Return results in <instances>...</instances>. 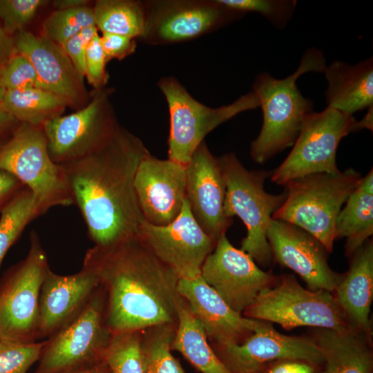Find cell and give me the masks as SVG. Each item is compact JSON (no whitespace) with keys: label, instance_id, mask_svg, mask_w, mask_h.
Masks as SVG:
<instances>
[{"label":"cell","instance_id":"1","mask_svg":"<svg viewBox=\"0 0 373 373\" xmlns=\"http://www.w3.org/2000/svg\"><path fill=\"white\" fill-rule=\"evenodd\" d=\"M149 153L140 138L119 125L96 150L61 164L95 246L109 247L137 235L144 218L134 181Z\"/></svg>","mask_w":373,"mask_h":373},{"label":"cell","instance_id":"2","mask_svg":"<svg viewBox=\"0 0 373 373\" xmlns=\"http://www.w3.org/2000/svg\"><path fill=\"white\" fill-rule=\"evenodd\" d=\"M83 265L93 269L106 294L105 321L112 334L171 324L182 299L179 278L137 236L109 247L95 246Z\"/></svg>","mask_w":373,"mask_h":373},{"label":"cell","instance_id":"3","mask_svg":"<svg viewBox=\"0 0 373 373\" xmlns=\"http://www.w3.org/2000/svg\"><path fill=\"white\" fill-rule=\"evenodd\" d=\"M326 66L323 53L311 48L288 77L278 79L267 73L256 77L252 92L262 109L263 121L259 135L251 144L250 155L256 162L263 164L294 144L313 113L312 102L303 96L296 80L308 72L324 73Z\"/></svg>","mask_w":373,"mask_h":373},{"label":"cell","instance_id":"4","mask_svg":"<svg viewBox=\"0 0 373 373\" xmlns=\"http://www.w3.org/2000/svg\"><path fill=\"white\" fill-rule=\"evenodd\" d=\"M353 169L337 173L308 175L287 183L286 198L271 218L307 231L333 251L338 214L361 179Z\"/></svg>","mask_w":373,"mask_h":373},{"label":"cell","instance_id":"5","mask_svg":"<svg viewBox=\"0 0 373 373\" xmlns=\"http://www.w3.org/2000/svg\"><path fill=\"white\" fill-rule=\"evenodd\" d=\"M218 158L226 184L224 213L230 218L238 216L247 229L240 249L248 254L257 265L269 267L273 256L267 229L273 213L284 202L286 193L274 195L265 190L264 184L271 176V171H249L233 153L224 154Z\"/></svg>","mask_w":373,"mask_h":373},{"label":"cell","instance_id":"6","mask_svg":"<svg viewBox=\"0 0 373 373\" xmlns=\"http://www.w3.org/2000/svg\"><path fill=\"white\" fill-rule=\"evenodd\" d=\"M0 169L31 191L39 216L74 204L65 171L51 158L41 126L21 124L14 129L0 150Z\"/></svg>","mask_w":373,"mask_h":373},{"label":"cell","instance_id":"7","mask_svg":"<svg viewBox=\"0 0 373 373\" xmlns=\"http://www.w3.org/2000/svg\"><path fill=\"white\" fill-rule=\"evenodd\" d=\"M242 315L288 330L305 326L335 330L352 327L333 292L305 289L291 274L282 275L276 285L261 291Z\"/></svg>","mask_w":373,"mask_h":373},{"label":"cell","instance_id":"8","mask_svg":"<svg viewBox=\"0 0 373 373\" xmlns=\"http://www.w3.org/2000/svg\"><path fill=\"white\" fill-rule=\"evenodd\" d=\"M157 86L169 113L168 158L184 165L211 131L239 113L259 107L252 91L229 104L212 108L196 100L173 76L162 77Z\"/></svg>","mask_w":373,"mask_h":373},{"label":"cell","instance_id":"9","mask_svg":"<svg viewBox=\"0 0 373 373\" xmlns=\"http://www.w3.org/2000/svg\"><path fill=\"white\" fill-rule=\"evenodd\" d=\"M49 269L47 254L32 231L28 255L0 281V338L20 343L39 338L40 292Z\"/></svg>","mask_w":373,"mask_h":373},{"label":"cell","instance_id":"10","mask_svg":"<svg viewBox=\"0 0 373 373\" xmlns=\"http://www.w3.org/2000/svg\"><path fill=\"white\" fill-rule=\"evenodd\" d=\"M105 305L100 285L78 314L46 341L36 373H63L103 361L112 336Z\"/></svg>","mask_w":373,"mask_h":373},{"label":"cell","instance_id":"11","mask_svg":"<svg viewBox=\"0 0 373 373\" xmlns=\"http://www.w3.org/2000/svg\"><path fill=\"white\" fill-rule=\"evenodd\" d=\"M355 118L327 106L305 120L285 160L271 172V181L285 186L314 173H337L336 153L341 140L352 132Z\"/></svg>","mask_w":373,"mask_h":373},{"label":"cell","instance_id":"12","mask_svg":"<svg viewBox=\"0 0 373 373\" xmlns=\"http://www.w3.org/2000/svg\"><path fill=\"white\" fill-rule=\"evenodd\" d=\"M146 23L140 38L151 45L186 41L215 31L243 14L218 0L144 1Z\"/></svg>","mask_w":373,"mask_h":373},{"label":"cell","instance_id":"13","mask_svg":"<svg viewBox=\"0 0 373 373\" xmlns=\"http://www.w3.org/2000/svg\"><path fill=\"white\" fill-rule=\"evenodd\" d=\"M109 90H99L83 108L46 121L41 128L52 160L64 164L102 145L119 124L109 107Z\"/></svg>","mask_w":373,"mask_h":373},{"label":"cell","instance_id":"14","mask_svg":"<svg viewBox=\"0 0 373 373\" xmlns=\"http://www.w3.org/2000/svg\"><path fill=\"white\" fill-rule=\"evenodd\" d=\"M200 276L232 309L242 314L261 291L276 285L280 278L261 269L248 254L230 242L226 233L216 240Z\"/></svg>","mask_w":373,"mask_h":373},{"label":"cell","instance_id":"15","mask_svg":"<svg viewBox=\"0 0 373 373\" xmlns=\"http://www.w3.org/2000/svg\"><path fill=\"white\" fill-rule=\"evenodd\" d=\"M137 236L179 279L200 276L216 245L195 219L186 198L173 221L155 225L144 220Z\"/></svg>","mask_w":373,"mask_h":373},{"label":"cell","instance_id":"16","mask_svg":"<svg viewBox=\"0 0 373 373\" xmlns=\"http://www.w3.org/2000/svg\"><path fill=\"white\" fill-rule=\"evenodd\" d=\"M267 238L273 260L296 273L310 290L334 292L343 274L328 263V252L323 244L303 229L271 218Z\"/></svg>","mask_w":373,"mask_h":373},{"label":"cell","instance_id":"17","mask_svg":"<svg viewBox=\"0 0 373 373\" xmlns=\"http://www.w3.org/2000/svg\"><path fill=\"white\" fill-rule=\"evenodd\" d=\"M134 187L144 220L167 224L179 215L186 198V165L149 153L137 167Z\"/></svg>","mask_w":373,"mask_h":373},{"label":"cell","instance_id":"18","mask_svg":"<svg viewBox=\"0 0 373 373\" xmlns=\"http://www.w3.org/2000/svg\"><path fill=\"white\" fill-rule=\"evenodd\" d=\"M218 349L217 355L233 373H258L264 365L282 358H300L320 365L323 361L309 336L285 335L264 321H260L254 332L242 343Z\"/></svg>","mask_w":373,"mask_h":373},{"label":"cell","instance_id":"19","mask_svg":"<svg viewBox=\"0 0 373 373\" xmlns=\"http://www.w3.org/2000/svg\"><path fill=\"white\" fill-rule=\"evenodd\" d=\"M186 199L202 229L214 240L233 223L224 211L226 184L218 157L203 141L186 165Z\"/></svg>","mask_w":373,"mask_h":373},{"label":"cell","instance_id":"20","mask_svg":"<svg viewBox=\"0 0 373 373\" xmlns=\"http://www.w3.org/2000/svg\"><path fill=\"white\" fill-rule=\"evenodd\" d=\"M178 291L218 348L242 343L260 323L232 309L200 275L179 279Z\"/></svg>","mask_w":373,"mask_h":373},{"label":"cell","instance_id":"21","mask_svg":"<svg viewBox=\"0 0 373 373\" xmlns=\"http://www.w3.org/2000/svg\"><path fill=\"white\" fill-rule=\"evenodd\" d=\"M15 50L32 64L39 88L54 93L69 104L81 103L85 97L83 77L61 46L45 36L21 30L14 40Z\"/></svg>","mask_w":373,"mask_h":373},{"label":"cell","instance_id":"22","mask_svg":"<svg viewBox=\"0 0 373 373\" xmlns=\"http://www.w3.org/2000/svg\"><path fill=\"white\" fill-rule=\"evenodd\" d=\"M100 286L98 276L82 266L70 275L48 271L39 297V338L50 337L84 308Z\"/></svg>","mask_w":373,"mask_h":373},{"label":"cell","instance_id":"23","mask_svg":"<svg viewBox=\"0 0 373 373\" xmlns=\"http://www.w3.org/2000/svg\"><path fill=\"white\" fill-rule=\"evenodd\" d=\"M348 271L333 294L350 325L372 336L373 242L367 240L350 258Z\"/></svg>","mask_w":373,"mask_h":373},{"label":"cell","instance_id":"24","mask_svg":"<svg viewBox=\"0 0 373 373\" xmlns=\"http://www.w3.org/2000/svg\"><path fill=\"white\" fill-rule=\"evenodd\" d=\"M309 336L323 356L320 373H372V336L350 327L315 328Z\"/></svg>","mask_w":373,"mask_h":373},{"label":"cell","instance_id":"25","mask_svg":"<svg viewBox=\"0 0 373 373\" xmlns=\"http://www.w3.org/2000/svg\"><path fill=\"white\" fill-rule=\"evenodd\" d=\"M327 106L348 115L373 105V59L355 65L335 61L324 71Z\"/></svg>","mask_w":373,"mask_h":373},{"label":"cell","instance_id":"26","mask_svg":"<svg viewBox=\"0 0 373 373\" xmlns=\"http://www.w3.org/2000/svg\"><path fill=\"white\" fill-rule=\"evenodd\" d=\"M335 239L345 238V253L349 258L373 234V170L350 194L337 216Z\"/></svg>","mask_w":373,"mask_h":373},{"label":"cell","instance_id":"27","mask_svg":"<svg viewBox=\"0 0 373 373\" xmlns=\"http://www.w3.org/2000/svg\"><path fill=\"white\" fill-rule=\"evenodd\" d=\"M177 320L171 350L182 354L201 373H233L209 345L202 325L184 299L178 306Z\"/></svg>","mask_w":373,"mask_h":373},{"label":"cell","instance_id":"28","mask_svg":"<svg viewBox=\"0 0 373 373\" xmlns=\"http://www.w3.org/2000/svg\"><path fill=\"white\" fill-rule=\"evenodd\" d=\"M0 104L17 122L38 126L59 116L70 104L61 97L39 88L6 90Z\"/></svg>","mask_w":373,"mask_h":373},{"label":"cell","instance_id":"29","mask_svg":"<svg viewBox=\"0 0 373 373\" xmlns=\"http://www.w3.org/2000/svg\"><path fill=\"white\" fill-rule=\"evenodd\" d=\"M95 26L102 33L141 38L146 23L144 1L99 0L93 7Z\"/></svg>","mask_w":373,"mask_h":373},{"label":"cell","instance_id":"30","mask_svg":"<svg viewBox=\"0 0 373 373\" xmlns=\"http://www.w3.org/2000/svg\"><path fill=\"white\" fill-rule=\"evenodd\" d=\"M0 213L1 267L5 255L25 227L39 216L33 195L25 186L6 204Z\"/></svg>","mask_w":373,"mask_h":373},{"label":"cell","instance_id":"31","mask_svg":"<svg viewBox=\"0 0 373 373\" xmlns=\"http://www.w3.org/2000/svg\"><path fill=\"white\" fill-rule=\"evenodd\" d=\"M102 360L111 373H146L140 331L112 334Z\"/></svg>","mask_w":373,"mask_h":373},{"label":"cell","instance_id":"32","mask_svg":"<svg viewBox=\"0 0 373 373\" xmlns=\"http://www.w3.org/2000/svg\"><path fill=\"white\" fill-rule=\"evenodd\" d=\"M155 327L148 337L142 338L146 373H184L179 361L171 353L175 332L171 324Z\"/></svg>","mask_w":373,"mask_h":373},{"label":"cell","instance_id":"33","mask_svg":"<svg viewBox=\"0 0 373 373\" xmlns=\"http://www.w3.org/2000/svg\"><path fill=\"white\" fill-rule=\"evenodd\" d=\"M92 26H95L93 8L55 10L43 22L41 35L62 46L82 29Z\"/></svg>","mask_w":373,"mask_h":373},{"label":"cell","instance_id":"34","mask_svg":"<svg viewBox=\"0 0 373 373\" xmlns=\"http://www.w3.org/2000/svg\"><path fill=\"white\" fill-rule=\"evenodd\" d=\"M228 8L245 14H260L278 28H283L294 12L296 1L292 0H218Z\"/></svg>","mask_w":373,"mask_h":373},{"label":"cell","instance_id":"35","mask_svg":"<svg viewBox=\"0 0 373 373\" xmlns=\"http://www.w3.org/2000/svg\"><path fill=\"white\" fill-rule=\"evenodd\" d=\"M46 341L20 343L0 338V373H26L39 359Z\"/></svg>","mask_w":373,"mask_h":373},{"label":"cell","instance_id":"36","mask_svg":"<svg viewBox=\"0 0 373 373\" xmlns=\"http://www.w3.org/2000/svg\"><path fill=\"white\" fill-rule=\"evenodd\" d=\"M0 84L5 91L39 88V79L30 61L15 52L0 67Z\"/></svg>","mask_w":373,"mask_h":373},{"label":"cell","instance_id":"37","mask_svg":"<svg viewBox=\"0 0 373 373\" xmlns=\"http://www.w3.org/2000/svg\"><path fill=\"white\" fill-rule=\"evenodd\" d=\"M41 0H0V19L9 35L19 32L35 17Z\"/></svg>","mask_w":373,"mask_h":373},{"label":"cell","instance_id":"38","mask_svg":"<svg viewBox=\"0 0 373 373\" xmlns=\"http://www.w3.org/2000/svg\"><path fill=\"white\" fill-rule=\"evenodd\" d=\"M107 62L100 36L97 33L87 46L85 56V76L90 85L99 90L106 84L108 79L106 71Z\"/></svg>","mask_w":373,"mask_h":373},{"label":"cell","instance_id":"39","mask_svg":"<svg viewBox=\"0 0 373 373\" xmlns=\"http://www.w3.org/2000/svg\"><path fill=\"white\" fill-rule=\"evenodd\" d=\"M95 26L82 29L61 46L77 72L85 76V56L88 43L98 33Z\"/></svg>","mask_w":373,"mask_h":373},{"label":"cell","instance_id":"40","mask_svg":"<svg viewBox=\"0 0 373 373\" xmlns=\"http://www.w3.org/2000/svg\"><path fill=\"white\" fill-rule=\"evenodd\" d=\"M100 39L108 61L124 59L133 54L137 46L135 39L121 35L102 33Z\"/></svg>","mask_w":373,"mask_h":373},{"label":"cell","instance_id":"41","mask_svg":"<svg viewBox=\"0 0 373 373\" xmlns=\"http://www.w3.org/2000/svg\"><path fill=\"white\" fill-rule=\"evenodd\" d=\"M321 365L300 358H282L264 365L258 373H320Z\"/></svg>","mask_w":373,"mask_h":373},{"label":"cell","instance_id":"42","mask_svg":"<svg viewBox=\"0 0 373 373\" xmlns=\"http://www.w3.org/2000/svg\"><path fill=\"white\" fill-rule=\"evenodd\" d=\"M24 186L14 175L0 169V212Z\"/></svg>","mask_w":373,"mask_h":373},{"label":"cell","instance_id":"43","mask_svg":"<svg viewBox=\"0 0 373 373\" xmlns=\"http://www.w3.org/2000/svg\"><path fill=\"white\" fill-rule=\"evenodd\" d=\"M15 52L14 40L0 23V67L5 64Z\"/></svg>","mask_w":373,"mask_h":373},{"label":"cell","instance_id":"44","mask_svg":"<svg viewBox=\"0 0 373 373\" xmlns=\"http://www.w3.org/2000/svg\"><path fill=\"white\" fill-rule=\"evenodd\" d=\"M63 373H111V372L104 361H102Z\"/></svg>","mask_w":373,"mask_h":373},{"label":"cell","instance_id":"45","mask_svg":"<svg viewBox=\"0 0 373 373\" xmlns=\"http://www.w3.org/2000/svg\"><path fill=\"white\" fill-rule=\"evenodd\" d=\"M363 128H367L372 131L373 129V106L368 108L366 115L358 122L355 120L352 132L360 131Z\"/></svg>","mask_w":373,"mask_h":373},{"label":"cell","instance_id":"46","mask_svg":"<svg viewBox=\"0 0 373 373\" xmlns=\"http://www.w3.org/2000/svg\"><path fill=\"white\" fill-rule=\"evenodd\" d=\"M17 122L0 104V135L11 129Z\"/></svg>","mask_w":373,"mask_h":373},{"label":"cell","instance_id":"47","mask_svg":"<svg viewBox=\"0 0 373 373\" xmlns=\"http://www.w3.org/2000/svg\"><path fill=\"white\" fill-rule=\"evenodd\" d=\"M86 0H57L53 1L56 10L71 9L86 6Z\"/></svg>","mask_w":373,"mask_h":373},{"label":"cell","instance_id":"48","mask_svg":"<svg viewBox=\"0 0 373 373\" xmlns=\"http://www.w3.org/2000/svg\"><path fill=\"white\" fill-rule=\"evenodd\" d=\"M5 90L3 89L0 84V103L3 99V95H4Z\"/></svg>","mask_w":373,"mask_h":373},{"label":"cell","instance_id":"49","mask_svg":"<svg viewBox=\"0 0 373 373\" xmlns=\"http://www.w3.org/2000/svg\"><path fill=\"white\" fill-rule=\"evenodd\" d=\"M4 144L3 142H2L1 140H0V150L2 148L3 145Z\"/></svg>","mask_w":373,"mask_h":373}]
</instances>
